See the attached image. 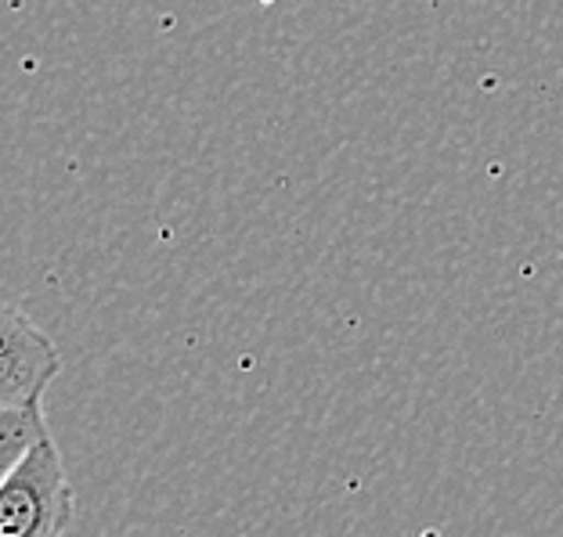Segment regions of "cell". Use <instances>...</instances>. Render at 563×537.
Listing matches in <instances>:
<instances>
[{
	"instance_id": "6da1fadb",
	"label": "cell",
	"mask_w": 563,
	"mask_h": 537,
	"mask_svg": "<svg viewBox=\"0 0 563 537\" xmlns=\"http://www.w3.org/2000/svg\"><path fill=\"white\" fill-rule=\"evenodd\" d=\"M73 516L76 491L47 429L0 480V537H58Z\"/></svg>"
},
{
	"instance_id": "7a4b0ae2",
	"label": "cell",
	"mask_w": 563,
	"mask_h": 537,
	"mask_svg": "<svg viewBox=\"0 0 563 537\" xmlns=\"http://www.w3.org/2000/svg\"><path fill=\"white\" fill-rule=\"evenodd\" d=\"M62 372L55 339L15 303L0 300V407H25L44 401Z\"/></svg>"
},
{
	"instance_id": "3957f363",
	"label": "cell",
	"mask_w": 563,
	"mask_h": 537,
	"mask_svg": "<svg viewBox=\"0 0 563 537\" xmlns=\"http://www.w3.org/2000/svg\"><path fill=\"white\" fill-rule=\"evenodd\" d=\"M47 433L44 401L25 407H0V480L4 472L30 451V447Z\"/></svg>"
}]
</instances>
